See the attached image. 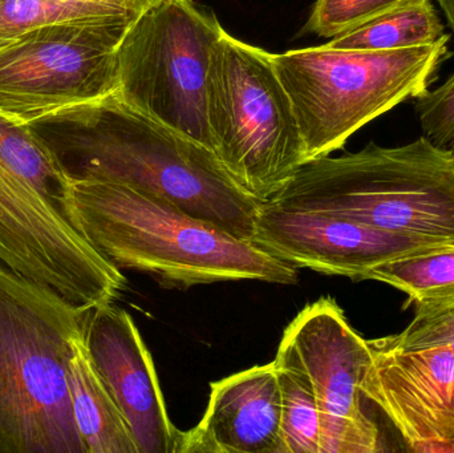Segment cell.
<instances>
[{
    "mask_svg": "<svg viewBox=\"0 0 454 453\" xmlns=\"http://www.w3.org/2000/svg\"><path fill=\"white\" fill-rule=\"evenodd\" d=\"M372 353L360 390L388 417L408 449L454 439L453 351Z\"/></svg>",
    "mask_w": 454,
    "mask_h": 453,
    "instance_id": "cell-13",
    "label": "cell"
},
{
    "mask_svg": "<svg viewBox=\"0 0 454 453\" xmlns=\"http://www.w3.org/2000/svg\"><path fill=\"white\" fill-rule=\"evenodd\" d=\"M69 10L76 11L85 19L114 18V16H133L128 10L125 0H50Z\"/></svg>",
    "mask_w": 454,
    "mask_h": 453,
    "instance_id": "cell-23",
    "label": "cell"
},
{
    "mask_svg": "<svg viewBox=\"0 0 454 453\" xmlns=\"http://www.w3.org/2000/svg\"><path fill=\"white\" fill-rule=\"evenodd\" d=\"M404 2L407 0H317L303 32L333 39Z\"/></svg>",
    "mask_w": 454,
    "mask_h": 453,
    "instance_id": "cell-20",
    "label": "cell"
},
{
    "mask_svg": "<svg viewBox=\"0 0 454 453\" xmlns=\"http://www.w3.org/2000/svg\"><path fill=\"white\" fill-rule=\"evenodd\" d=\"M207 119L213 153L259 201H272L307 162L293 103L271 53L226 31L210 59Z\"/></svg>",
    "mask_w": 454,
    "mask_h": 453,
    "instance_id": "cell-7",
    "label": "cell"
},
{
    "mask_svg": "<svg viewBox=\"0 0 454 453\" xmlns=\"http://www.w3.org/2000/svg\"><path fill=\"white\" fill-rule=\"evenodd\" d=\"M277 370L286 453H322V419L311 387L295 371L278 366Z\"/></svg>",
    "mask_w": 454,
    "mask_h": 453,
    "instance_id": "cell-18",
    "label": "cell"
},
{
    "mask_svg": "<svg viewBox=\"0 0 454 453\" xmlns=\"http://www.w3.org/2000/svg\"><path fill=\"white\" fill-rule=\"evenodd\" d=\"M84 343L137 452L177 453L183 431L168 415L153 358L129 313L114 303L92 309Z\"/></svg>",
    "mask_w": 454,
    "mask_h": 453,
    "instance_id": "cell-12",
    "label": "cell"
},
{
    "mask_svg": "<svg viewBox=\"0 0 454 453\" xmlns=\"http://www.w3.org/2000/svg\"><path fill=\"white\" fill-rule=\"evenodd\" d=\"M92 20L50 0H0V48L56 21Z\"/></svg>",
    "mask_w": 454,
    "mask_h": 453,
    "instance_id": "cell-21",
    "label": "cell"
},
{
    "mask_svg": "<svg viewBox=\"0 0 454 453\" xmlns=\"http://www.w3.org/2000/svg\"><path fill=\"white\" fill-rule=\"evenodd\" d=\"M272 204L454 245V153L423 136L307 161Z\"/></svg>",
    "mask_w": 454,
    "mask_h": 453,
    "instance_id": "cell-5",
    "label": "cell"
},
{
    "mask_svg": "<svg viewBox=\"0 0 454 453\" xmlns=\"http://www.w3.org/2000/svg\"><path fill=\"white\" fill-rule=\"evenodd\" d=\"M69 202L80 230L104 258L121 271L154 277L164 287L298 282V269L160 194L124 184L74 181Z\"/></svg>",
    "mask_w": 454,
    "mask_h": 453,
    "instance_id": "cell-2",
    "label": "cell"
},
{
    "mask_svg": "<svg viewBox=\"0 0 454 453\" xmlns=\"http://www.w3.org/2000/svg\"><path fill=\"white\" fill-rule=\"evenodd\" d=\"M0 262L95 309L127 287L72 212L69 181L26 122L0 112Z\"/></svg>",
    "mask_w": 454,
    "mask_h": 453,
    "instance_id": "cell-3",
    "label": "cell"
},
{
    "mask_svg": "<svg viewBox=\"0 0 454 453\" xmlns=\"http://www.w3.org/2000/svg\"><path fill=\"white\" fill-rule=\"evenodd\" d=\"M444 35V24L431 0H407L325 45L335 50H400L434 44Z\"/></svg>",
    "mask_w": 454,
    "mask_h": 453,
    "instance_id": "cell-16",
    "label": "cell"
},
{
    "mask_svg": "<svg viewBox=\"0 0 454 453\" xmlns=\"http://www.w3.org/2000/svg\"><path fill=\"white\" fill-rule=\"evenodd\" d=\"M416 111L424 136L454 153V74L442 87L416 98Z\"/></svg>",
    "mask_w": 454,
    "mask_h": 453,
    "instance_id": "cell-22",
    "label": "cell"
},
{
    "mask_svg": "<svg viewBox=\"0 0 454 453\" xmlns=\"http://www.w3.org/2000/svg\"><path fill=\"white\" fill-rule=\"evenodd\" d=\"M450 35L434 44L400 50L320 47L271 53L285 87L307 161L330 156L368 122L428 92L450 56Z\"/></svg>",
    "mask_w": 454,
    "mask_h": 453,
    "instance_id": "cell-6",
    "label": "cell"
},
{
    "mask_svg": "<svg viewBox=\"0 0 454 453\" xmlns=\"http://www.w3.org/2000/svg\"><path fill=\"white\" fill-rule=\"evenodd\" d=\"M253 242L295 269L365 281L376 266L454 246L412 234L392 233L315 210L263 202Z\"/></svg>",
    "mask_w": 454,
    "mask_h": 453,
    "instance_id": "cell-11",
    "label": "cell"
},
{
    "mask_svg": "<svg viewBox=\"0 0 454 453\" xmlns=\"http://www.w3.org/2000/svg\"><path fill=\"white\" fill-rule=\"evenodd\" d=\"M164 2H168V0H125V4H127L128 10L137 18L140 13H143L148 8L161 4Z\"/></svg>",
    "mask_w": 454,
    "mask_h": 453,
    "instance_id": "cell-25",
    "label": "cell"
},
{
    "mask_svg": "<svg viewBox=\"0 0 454 453\" xmlns=\"http://www.w3.org/2000/svg\"><path fill=\"white\" fill-rule=\"evenodd\" d=\"M225 29L193 0L144 11L117 51L114 96L138 113L213 152L207 85L213 51Z\"/></svg>",
    "mask_w": 454,
    "mask_h": 453,
    "instance_id": "cell-8",
    "label": "cell"
},
{
    "mask_svg": "<svg viewBox=\"0 0 454 453\" xmlns=\"http://www.w3.org/2000/svg\"><path fill=\"white\" fill-rule=\"evenodd\" d=\"M90 310L0 262V453H87L68 362Z\"/></svg>",
    "mask_w": 454,
    "mask_h": 453,
    "instance_id": "cell-4",
    "label": "cell"
},
{
    "mask_svg": "<svg viewBox=\"0 0 454 453\" xmlns=\"http://www.w3.org/2000/svg\"><path fill=\"white\" fill-rule=\"evenodd\" d=\"M72 412L87 453H138L119 407L93 367L84 337L68 362Z\"/></svg>",
    "mask_w": 454,
    "mask_h": 453,
    "instance_id": "cell-15",
    "label": "cell"
},
{
    "mask_svg": "<svg viewBox=\"0 0 454 453\" xmlns=\"http://www.w3.org/2000/svg\"><path fill=\"white\" fill-rule=\"evenodd\" d=\"M372 358L370 343L352 329L333 298L309 303L286 327L274 363L311 387L322 419V453L383 451L360 390Z\"/></svg>",
    "mask_w": 454,
    "mask_h": 453,
    "instance_id": "cell-10",
    "label": "cell"
},
{
    "mask_svg": "<svg viewBox=\"0 0 454 453\" xmlns=\"http://www.w3.org/2000/svg\"><path fill=\"white\" fill-rule=\"evenodd\" d=\"M282 393L274 362L210 385L201 422L181 433L177 453H286Z\"/></svg>",
    "mask_w": 454,
    "mask_h": 453,
    "instance_id": "cell-14",
    "label": "cell"
},
{
    "mask_svg": "<svg viewBox=\"0 0 454 453\" xmlns=\"http://www.w3.org/2000/svg\"><path fill=\"white\" fill-rule=\"evenodd\" d=\"M442 7V12L445 13L448 24L452 28L454 34V0H436Z\"/></svg>",
    "mask_w": 454,
    "mask_h": 453,
    "instance_id": "cell-26",
    "label": "cell"
},
{
    "mask_svg": "<svg viewBox=\"0 0 454 453\" xmlns=\"http://www.w3.org/2000/svg\"><path fill=\"white\" fill-rule=\"evenodd\" d=\"M410 449L416 452H454V439L416 444V446L410 447Z\"/></svg>",
    "mask_w": 454,
    "mask_h": 453,
    "instance_id": "cell-24",
    "label": "cell"
},
{
    "mask_svg": "<svg viewBox=\"0 0 454 453\" xmlns=\"http://www.w3.org/2000/svg\"><path fill=\"white\" fill-rule=\"evenodd\" d=\"M376 351L445 348L454 353V300L415 303V318L399 334L368 340Z\"/></svg>",
    "mask_w": 454,
    "mask_h": 453,
    "instance_id": "cell-19",
    "label": "cell"
},
{
    "mask_svg": "<svg viewBox=\"0 0 454 453\" xmlns=\"http://www.w3.org/2000/svg\"><path fill=\"white\" fill-rule=\"evenodd\" d=\"M133 16L56 21L0 48V112L28 122L114 95Z\"/></svg>",
    "mask_w": 454,
    "mask_h": 453,
    "instance_id": "cell-9",
    "label": "cell"
},
{
    "mask_svg": "<svg viewBox=\"0 0 454 453\" xmlns=\"http://www.w3.org/2000/svg\"><path fill=\"white\" fill-rule=\"evenodd\" d=\"M26 124L69 183L106 181L144 189L253 242L263 202L243 191L207 146L138 113L116 96Z\"/></svg>",
    "mask_w": 454,
    "mask_h": 453,
    "instance_id": "cell-1",
    "label": "cell"
},
{
    "mask_svg": "<svg viewBox=\"0 0 454 453\" xmlns=\"http://www.w3.org/2000/svg\"><path fill=\"white\" fill-rule=\"evenodd\" d=\"M368 279L402 290L410 302L454 300V246L376 266Z\"/></svg>",
    "mask_w": 454,
    "mask_h": 453,
    "instance_id": "cell-17",
    "label": "cell"
}]
</instances>
